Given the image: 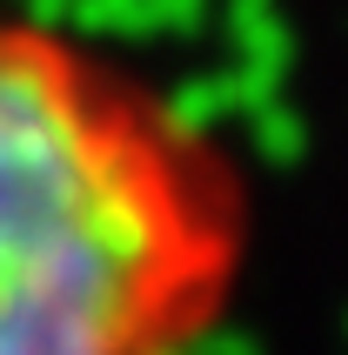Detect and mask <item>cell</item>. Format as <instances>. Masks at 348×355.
Wrapping results in <instances>:
<instances>
[{
    "label": "cell",
    "instance_id": "1",
    "mask_svg": "<svg viewBox=\"0 0 348 355\" xmlns=\"http://www.w3.org/2000/svg\"><path fill=\"white\" fill-rule=\"evenodd\" d=\"M174 175L40 40H0V355H134L194 268Z\"/></svg>",
    "mask_w": 348,
    "mask_h": 355
},
{
    "label": "cell",
    "instance_id": "2",
    "mask_svg": "<svg viewBox=\"0 0 348 355\" xmlns=\"http://www.w3.org/2000/svg\"><path fill=\"white\" fill-rule=\"evenodd\" d=\"M261 94H281V80H261V74H248V67L188 74V80L168 94V107H161V128H168L181 148H201V141H214L228 121H241Z\"/></svg>",
    "mask_w": 348,
    "mask_h": 355
},
{
    "label": "cell",
    "instance_id": "3",
    "mask_svg": "<svg viewBox=\"0 0 348 355\" xmlns=\"http://www.w3.org/2000/svg\"><path fill=\"white\" fill-rule=\"evenodd\" d=\"M221 34H228L234 60L261 80H288L295 67V27L281 14V0H221Z\"/></svg>",
    "mask_w": 348,
    "mask_h": 355
},
{
    "label": "cell",
    "instance_id": "4",
    "mask_svg": "<svg viewBox=\"0 0 348 355\" xmlns=\"http://www.w3.org/2000/svg\"><path fill=\"white\" fill-rule=\"evenodd\" d=\"M241 128H248L254 155L275 161V168H295V161L308 155V121L295 114V101H281V94H261L248 114H241Z\"/></svg>",
    "mask_w": 348,
    "mask_h": 355
},
{
    "label": "cell",
    "instance_id": "5",
    "mask_svg": "<svg viewBox=\"0 0 348 355\" xmlns=\"http://www.w3.org/2000/svg\"><path fill=\"white\" fill-rule=\"evenodd\" d=\"M87 40H155L148 27V0H67V20Z\"/></svg>",
    "mask_w": 348,
    "mask_h": 355
},
{
    "label": "cell",
    "instance_id": "6",
    "mask_svg": "<svg viewBox=\"0 0 348 355\" xmlns=\"http://www.w3.org/2000/svg\"><path fill=\"white\" fill-rule=\"evenodd\" d=\"M188 355H261L254 349L248 329H234V322H201V329H181Z\"/></svg>",
    "mask_w": 348,
    "mask_h": 355
},
{
    "label": "cell",
    "instance_id": "7",
    "mask_svg": "<svg viewBox=\"0 0 348 355\" xmlns=\"http://www.w3.org/2000/svg\"><path fill=\"white\" fill-rule=\"evenodd\" d=\"M214 14V0H148V27L155 34H194Z\"/></svg>",
    "mask_w": 348,
    "mask_h": 355
}]
</instances>
